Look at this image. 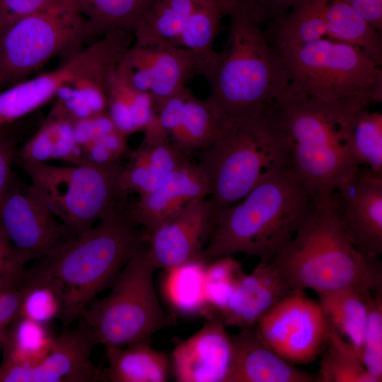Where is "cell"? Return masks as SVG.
Here are the masks:
<instances>
[{
    "label": "cell",
    "mask_w": 382,
    "mask_h": 382,
    "mask_svg": "<svg viewBox=\"0 0 382 382\" xmlns=\"http://www.w3.org/2000/svg\"><path fill=\"white\" fill-rule=\"evenodd\" d=\"M316 202L291 169L279 171L238 202L214 212L204 260L245 253L272 260L313 215Z\"/></svg>",
    "instance_id": "6da1fadb"
},
{
    "label": "cell",
    "mask_w": 382,
    "mask_h": 382,
    "mask_svg": "<svg viewBox=\"0 0 382 382\" xmlns=\"http://www.w3.org/2000/svg\"><path fill=\"white\" fill-rule=\"evenodd\" d=\"M127 207L26 270V281L48 284L59 293L62 329L78 320L100 292L112 287L127 261L147 241L148 234L130 219Z\"/></svg>",
    "instance_id": "7a4b0ae2"
},
{
    "label": "cell",
    "mask_w": 382,
    "mask_h": 382,
    "mask_svg": "<svg viewBox=\"0 0 382 382\" xmlns=\"http://www.w3.org/2000/svg\"><path fill=\"white\" fill-rule=\"evenodd\" d=\"M228 16L226 45L205 60L201 73L209 86L207 99L223 120L269 107L289 83L284 62L262 25L233 0Z\"/></svg>",
    "instance_id": "3957f363"
},
{
    "label": "cell",
    "mask_w": 382,
    "mask_h": 382,
    "mask_svg": "<svg viewBox=\"0 0 382 382\" xmlns=\"http://www.w3.org/2000/svg\"><path fill=\"white\" fill-rule=\"evenodd\" d=\"M271 108L288 143L291 169L316 202L331 197L343 178L357 166L349 130L354 113L363 107L322 103L289 83Z\"/></svg>",
    "instance_id": "277c9868"
},
{
    "label": "cell",
    "mask_w": 382,
    "mask_h": 382,
    "mask_svg": "<svg viewBox=\"0 0 382 382\" xmlns=\"http://www.w3.org/2000/svg\"><path fill=\"white\" fill-rule=\"evenodd\" d=\"M291 289L316 293L382 289L379 260H370L348 240L331 197L316 202L310 219L272 260Z\"/></svg>",
    "instance_id": "5b68a950"
},
{
    "label": "cell",
    "mask_w": 382,
    "mask_h": 382,
    "mask_svg": "<svg viewBox=\"0 0 382 382\" xmlns=\"http://www.w3.org/2000/svg\"><path fill=\"white\" fill-rule=\"evenodd\" d=\"M271 105L224 120L217 138L200 150L197 163L214 212L238 202L267 177L291 168L288 143Z\"/></svg>",
    "instance_id": "8992f818"
},
{
    "label": "cell",
    "mask_w": 382,
    "mask_h": 382,
    "mask_svg": "<svg viewBox=\"0 0 382 382\" xmlns=\"http://www.w3.org/2000/svg\"><path fill=\"white\" fill-rule=\"evenodd\" d=\"M274 48L284 62L289 83L314 100L364 108L382 101L381 69L350 45L324 37Z\"/></svg>",
    "instance_id": "52a82bcc"
},
{
    "label": "cell",
    "mask_w": 382,
    "mask_h": 382,
    "mask_svg": "<svg viewBox=\"0 0 382 382\" xmlns=\"http://www.w3.org/2000/svg\"><path fill=\"white\" fill-rule=\"evenodd\" d=\"M31 187L76 236L126 209L123 166L117 163L56 166L16 158Z\"/></svg>",
    "instance_id": "ba28073f"
},
{
    "label": "cell",
    "mask_w": 382,
    "mask_h": 382,
    "mask_svg": "<svg viewBox=\"0 0 382 382\" xmlns=\"http://www.w3.org/2000/svg\"><path fill=\"white\" fill-rule=\"evenodd\" d=\"M145 243L125 264L111 292L94 299L79 318L89 327L97 344L105 348L149 341L155 332L175 323L157 298L153 282L156 267Z\"/></svg>",
    "instance_id": "9c48e42d"
},
{
    "label": "cell",
    "mask_w": 382,
    "mask_h": 382,
    "mask_svg": "<svg viewBox=\"0 0 382 382\" xmlns=\"http://www.w3.org/2000/svg\"><path fill=\"white\" fill-rule=\"evenodd\" d=\"M88 33V22L71 0H55L7 23L0 38V88L25 80Z\"/></svg>",
    "instance_id": "30bf717a"
},
{
    "label": "cell",
    "mask_w": 382,
    "mask_h": 382,
    "mask_svg": "<svg viewBox=\"0 0 382 382\" xmlns=\"http://www.w3.org/2000/svg\"><path fill=\"white\" fill-rule=\"evenodd\" d=\"M255 326L269 347L294 365L315 361L330 330L320 305L303 290L283 298Z\"/></svg>",
    "instance_id": "8fae6325"
},
{
    "label": "cell",
    "mask_w": 382,
    "mask_h": 382,
    "mask_svg": "<svg viewBox=\"0 0 382 382\" xmlns=\"http://www.w3.org/2000/svg\"><path fill=\"white\" fill-rule=\"evenodd\" d=\"M0 223L27 262L48 258L76 236L31 185L23 191L13 175L0 201Z\"/></svg>",
    "instance_id": "7c38bea8"
},
{
    "label": "cell",
    "mask_w": 382,
    "mask_h": 382,
    "mask_svg": "<svg viewBox=\"0 0 382 382\" xmlns=\"http://www.w3.org/2000/svg\"><path fill=\"white\" fill-rule=\"evenodd\" d=\"M207 57L168 41L134 37L118 64L134 87L149 93L156 103L178 94L187 80L201 75Z\"/></svg>",
    "instance_id": "4fadbf2b"
},
{
    "label": "cell",
    "mask_w": 382,
    "mask_h": 382,
    "mask_svg": "<svg viewBox=\"0 0 382 382\" xmlns=\"http://www.w3.org/2000/svg\"><path fill=\"white\" fill-rule=\"evenodd\" d=\"M331 197L352 245L370 260L382 254V173L356 166Z\"/></svg>",
    "instance_id": "5bb4252c"
},
{
    "label": "cell",
    "mask_w": 382,
    "mask_h": 382,
    "mask_svg": "<svg viewBox=\"0 0 382 382\" xmlns=\"http://www.w3.org/2000/svg\"><path fill=\"white\" fill-rule=\"evenodd\" d=\"M117 53L114 40L103 36L58 69L10 86L0 93V128L45 104L81 75L113 62Z\"/></svg>",
    "instance_id": "9a60e30c"
},
{
    "label": "cell",
    "mask_w": 382,
    "mask_h": 382,
    "mask_svg": "<svg viewBox=\"0 0 382 382\" xmlns=\"http://www.w3.org/2000/svg\"><path fill=\"white\" fill-rule=\"evenodd\" d=\"M74 328L62 329L55 336L48 354L31 366H0V382H96L100 371L91 354L98 345L81 318Z\"/></svg>",
    "instance_id": "2e32d148"
},
{
    "label": "cell",
    "mask_w": 382,
    "mask_h": 382,
    "mask_svg": "<svg viewBox=\"0 0 382 382\" xmlns=\"http://www.w3.org/2000/svg\"><path fill=\"white\" fill-rule=\"evenodd\" d=\"M222 316L206 318L203 326L190 337L178 342L172 366L179 382H228L233 346Z\"/></svg>",
    "instance_id": "e0dca14e"
},
{
    "label": "cell",
    "mask_w": 382,
    "mask_h": 382,
    "mask_svg": "<svg viewBox=\"0 0 382 382\" xmlns=\"http://www.w3.org/2000/svg\"><path fill=\"white\" fill-rule=\"evenodd\" d=\"M214 214L208 197L196 199L149 233L147 253L156 269L166 270L203 259L202 254L209 236Z\"/></svg>",
    "instance_id": "ac0fdd59"
},
{
    "label": "cell",
    "mask_w": 382,
    "mask_h": 382,
    "mask_svg": "<svg viewBox=\"0 0 382 382\" xmlns=\"http://www.w3.org/2000/svg\"><path fill=\"white\" fill-rule=\"evenodd\" d=\"M207 180L197 163L187 159L178 165L154 191L139 196L127 212L148 234L179 213L186 205L208 197Z\"/></svg>",
    "instance_id": "d6986e66"
},
{
    "label": "cell",
    "mask_w": 382,
    "mask_h": 382,
    "mask_svg": "<svg viewBox=\"0 0 382 382\" xmlns=\"http://www.w3.org/2000/svg\"><path fill=\"white\" fill-rule=\"evenodd\" d=\"M156 107L161 127L183 151L202 150L211 145L224 121L207 99L196 98L187 87L156 102Z\"/></svg>",
    "instance_id": "ffe728a7"
},
{
    "label": "cell",
    "mask_w": 382,
    "mask_h": 382,
    "mask_svg": "<svg viewBox=\"0 0 382 382\" xmlns=\"http://www.w3.org/2000/svg\"><path fill=\"white\" fill-rule=\"evenodd\" d=\"M293 291L272 260H260L250 274L241 279L220 314L226 326L252 327Z\"/></svg>",
    "instance_id": "44dd1931"
},
{
    "label": "cell",
    "mask_w": 382,
    "mask_h": 382,
    "mask_svg": "<svg viewBox=\"0 0 382 382\" xmlns=\"http://www.w3.org/2000/svg\"><path fill=\"white\" fill-rule=\"evenodd\" d=\"M230 335L233 346L228 382H313L317 376L296 367L269 347L255 326Z\"/></svg>",
    "instance_id": "7402d4cb"
},
{
    "label": "cell",
    "mask_w": 382,
    "mask_h": 382,
    "mask_svg": "<svg viewBox=\"0 0 382 382\" xmlns=\"http://www.w3.org/2000/svg\"><path fill=\"white\" fill-rule=\"evenodd\" d=\"M108 366L101 370L100 381L165 382L170 362L167 355L154 349L149 341L123 347H106Z\"/></svg>",
    "instance_id": "603a6c76"
},
{
    "label": "cell",
    "mask_w": 382,
    "mask_h": 382,
    "mask_svg": "<svg viewBox=\"0 0 382 382\" xmlns=\"http://www.w3.org/2000/svg\"><path fill=\"white\" fill-rule=\"evenodd\" d=\"M183 152L169 141L154 145L142 143L123 166L121 180L127 194L141 196L154 191L186 160Z\"/></svg>",
    "instance_id": "cb8c5ba5"
},
{
    "label": "cell",
    "mask_w": 382,
    "mask_h": 382,
    "mask_svg": "<svg viewBox=\"0 0 382 382\" xmlns=\"http://www.w3.org/2000/svg\"><path fill=\"white\" fill-rule=\"evenodd\" d=\"M107 110L115 126L128 135L144 131L157 114L154 97L135 88L118 63L108 77Z\"/></svg>",
    "instance_id": "d4e9b609"
},
{
    "label": "cell",
    "mask_w": 382,
    "mask_h": 382,
    "mask_svg": "<svg viewBox=\"0 0 382 382\" xmlns=\"http://www.w3.org/2000/svg\"><path fill=\"white\" fill-rule=\"evenodd\" d=\"M74 122L56 106L35 134L18 151L17 158L37 162L60 159L86 164L74 137Z\"/></svg>",
    "instance_id": "484cf974"
},
{
    "label": "cell",
    "mask_w": 382,
    "mask_h": 382,
    "mask_svg": "<svg viewBox=\"0 0 382 382\" xmlns=\"http://www.w3.org/2000/svg\"><path fill=\"white\" fill-rule=\"evenodd\" d=\"M327 38L350 45L382 65V37L345 0H321Z\"/></svg>",
    "instance_id": "4316f807"
},
{
    "label": "cell",
    "mask_w": 382,
    "mask_h": 382,
    "mask_svg": "<svg viewBox=\"0 0 382 382\" xmlns=\"http://www.w3.org/2000/svg\"><path fill=\"white\" fill-rule=\"evenodd\" d=\"M317 294L330 328L347 340L360 357L368 319L369 294L351 289Z\"/></svg>",
    "instance_id": "83f0119b"
},
{
    "label": "cell",
    "mask_w": 382,
    "mask_h": 382,
    "mask_svg": "<svg viewBox=\"0 0 382 382\" xmlns=\"http://www.w3.org/2000/svg\"><path fill=\"white\" fill-rule=\"evenodd\" d=\"M207 265L206 260L199 258L166 270L163 294L178 313L206 318L218 312L209 306L206 297Z\"/></svg>",
    "instance_id": "f1b7e54d"
},
{
    "label": "cell",
    "mask_w": 382,
    "mask_h": 382,
    "mask_svg": "<svg viewBox=\"0 0 382 382\" xmlns=\"http://www.w3.org/2000/svg\"><path fill=\"white\" fill-rule=\"evenodd\" d=\"M117 63L99 66L64 85L56 95V106L74 121L107 111L108 77Z\"/></svg>",
    "instance_id": "f546056e"
},
{
    "label": "cell",
    "mask_w": 382,
    "mask_h": 382,
    "mask_svg": "<svg viewBox=\"0 0 382 382\" xmlns=\"http://www.w3.org/2000/svg\"><path fill=\"white\" fill-rule=\"evenodd\" d=\"M156 0H71L91 34L118 30L134 32Z\"/></svg>",
    "instance_id": "4dcf8cb0"
},
{
    "label": "cell",
    "mask_w": 382,
    "mask_h": 382,
    "mask_svg": "<svg viewBox=\"0 0 382 382\" xmlns=\"http://www.w3.org/2000/svg\"><path fill=\"white\" fill-rule=\"evenodd\" d=\"M54 338L48 324L18 317L6 331L1 366H31L40 363L50 352Z\"/></svg>",
    "instance_id": "1f68e13d"
},
{
    "label": "cell",
    "mask_w": 382,
    "mask_h": 382,
    "mask_svg": "<svg viewBox=\"0 0 382 382\" xmlns=\"http://www.w3.org/2000/svg\"><path fill=\"white\" fill-rule=\"evenodd\" d=\"M267 23L264 32L274 47L302 45L327 35L321 0L292 8Z\"/></svg>",
    "instance_id": "d6a6232c"
},
{
    "label": "cell",
    "mask_w": 382,
    "mask_h": 382,
    "mask_svg": "<svg viewBox=\"0 0 382 382\" xmlns=\"http://www.w3.org/2000/svg\"><path fill=\"white\" fill-rule=\"evenodd\" d=\"M324 345L317 381L376 382L352 347L330 328Z\"/></svg>",
    "instance_id": "836d02e7"
},
{
    "label": "cell",
    "mask_w": 382,
    "mask_h": 382,
    "mask_svg": "<svg viewBox=\"0 0 382 382\" xmlns=\"http://www.w3.org/2000/svg\"><path fill=\"white\" fill-rule=\"evenodd\" d=\"M204 0H156L134 30V37L175 42L188 17Z\"/></svg>",
    "instance_id": "e575fe53"
},
{
    "label": "cell",
    "mask_w": 382,
    "mask_h": 382,
    "mask_svg": "<svg viewBox=\"0 0 382 382\" xmlns=\"http://www.w3.org/2000/svg\"><path fill=\"white\" fill-rule=\"evenodd\" d=\"M229 5L230 0H207L186 20L175 44L204 57L210 55Z\"/></svg>",
    "instance_id": "d590c367"
},
{
    "label": "cell",
    "mask_w": 382,
    "mask_h": 382,
    "mask_svg": "<svg viewBox=\"0 0 382 382\" xmlns=\"http://www.w3.org/2000/svg\"><path fill=\"white\" fill-rule=\"evenodd\" d=\"M349 143L354 163L382 173V114L369 108L354 115L349 130Z\"/></svg>",
    "instance_id": "8d00e7d4"
},
{
    "label": "cell",
    "mask_w": 382,
    "mask_h": 382,
    "mask_svg": "<svg viewBox=\"0 0 382 382\" xmlns=\"http://www.w3.org/2000/svg\"><path fill=\"white\" fill-rule=\"evenodd\" d=\"M205 271V292L208 303L218 312L226 306L238 282L246 274L232 255L212 260Z\"/></svg>",
    "instance_id": "74e56055"
},
{
    "label": "cell",
    "mask_w": 382,
    "mask_h": 382,
    "mask_svg": "<svg viewBox=\"0 0 382 382\" xmlns=\"http://www.w3.org/2000/svg\"><path fill=\"white\" fill-rule=\"evenodd\" d=\"M368 319L364 332L361 360L376 382L382 381V292L367 296Z\"/></svg>",
    "instance_id": "f35d334b"
},
{
    "label": "cell",
    "mask_w": 382,
    "mask_h": 382,
    "mask_svg": "<svg viewBox=\"0 0 382 382\" xmlns=\"http://www.w3.org/2000/svg\"><path fill=\"white\" fill-rule=\"evenodd\" d=\"M63 303L59 293L48 284L26 281L18 317L48 324L59 320Z\"/></svg>",
    "instance_id": "ab89813d"
},
{
    "label": "cell",
    "mask_w": 382,
    "mask_h": 382,
    "mask_svg": "<svg viewBox=\"0 0 382 382\" xmlns=\"http://www.w3.org/2000/svg\"><path fill=\"white\" fill-rule=\"evenodd\" d=\"M26 263L0 223V287L24 286Z\"/></svg>",
    "instance_id": "60d3db41"
},
{
    "label": "cell",
    "mask_w": 382,
    "mask_h": 382,
    "mask_svg": "<svg viewBox=\"0 0 382 382\" xmlns=\"http://www.w3.org/2000/svg\"><path fill=\"white\" fill-rule=\"evenodd\" d=\"M261 25L274 21L297 6V0H233Z\"/></svg>",
    "instance_id": "b9f144b4"
},
{
    "label": "cell",
    "mask_w": 382,
    "mask_h": 382,
    "mask_svg": "<svg viewBox=\"0 0 382 382\" xmlns=\"http://www.w3.org/2000/svg\"><path fill=\"white\" fill-rule=\"evenodd\" d=\"M23 287H0V349L10 325L18 317Z\"/></svg>",
    "instance_id": "7bdbcfd3"
},
{
    "label": "cell",
    "mask_w": 382,
    "mask_h": 382,
    "mask_svg": "<svg viewBox=\"0 0 382 382\" xmlns=\"http://www.w3.org/2000/svg\"><path fill=\"white\" fill-rule=\"evenodd\" d=\"M55 0H0V15L7 23L24 16L38 11Z\"/></svg>",
    "instance_id": "ee69618b"
},
{
    "label": "cell",
    "mask_w": 382,
    "mask_h": 382,
    "mask_svg": "<svg viewBox=\"0 0 382 382\" xmlns=\"http://www.w3.org/2000/svg\"><path fill=\"white\" fill-rule=\"evenodd\" d=\"M17 154L16 140L0 134V201L13 176L11 166Z\"/></svg>",
    "instance_id": "f6af8a7d"
},
{
    "label": "cell",
    "mask_w": 382,
    "mask_h": 382,
    "mask_svg": "<svg viewBox=\"0 0 382 382\" xmlns=\"http://www.w3.org/2000/svg\"><path fill=\"white\" fill-rule=\"evenodd\" d=\"M377 31L382 33V0H345Z\"/></svg>",
    "instance_id": "bcb514c9"
},
{
    "label": "cell",
    "mask_w": 382,
    "mask_h": 382,
    "mask_svg": "<svg viewBox=\"0 0 382 382\" xmlns=\"http://www.w3.org/2000/svg\"><path fill=\"white\" fill-rule=\"evenodd\" d=\"M7 25V21L6 18L0 15V38L1 37V35Z\"/></svg>",
    "instance_id": "7dc6e473"
},
{
    "label": "cell",
    "mask_w": 382,
    "mask_h": 382,
    "mask_svg": "<svg viewBox=\"0 0 382 382\" xmlns=\"http://www.w3.org/2000/svg\"><path fill=\"white\" fill-rule=\"evenodd\" d=\"M318 1H320V0H297L298 5H297L296 7L301 6H303V5H306V4H313V3H316V2Z\"/></svg>",
    "instance_id": "c3c4849f"
}]
</instances>
